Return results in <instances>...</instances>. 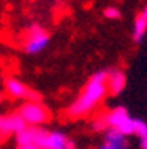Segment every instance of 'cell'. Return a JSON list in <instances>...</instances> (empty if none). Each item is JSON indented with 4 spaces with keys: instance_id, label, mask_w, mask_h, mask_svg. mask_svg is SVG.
<instances>
[{
    "instance_id": "cell-8",
    "label": "cell",
    "mask_w": 147,
    "mask_h": 149,
    "mask_svg": "<svg viewBox=\"0 0 147 149\" xmlns=\"http://www.w3.org/2000/svg\"><path fill=\"white\" fill-rule=\"evenodd\" d=\"M45 149H76V146L62 131H49L47 148Z\"/></svg>"
},
{
    "instance_id": "cell-6",
    "label": "cell",
    "mask_w": 147,
    "mask_h": 149,
    "mask_svg": "<svg viewBox=\"0 0 147 149\" xmlns=\"http://www.w3.org/2000/svg\"><path fill=\"white\" fill-rule=\"evenodd\" d=\"M28 127L26 125V122L23 120V117L19 115L18 112L16 113H10L8 117H3V122H2V130H0V133L2 134H10V133H19L21 130H24V128Z\"/></svg>"
},
{
    "instance_id": "cell-13",
    "label": "cell",
    "mask_w": 147,
    "mask_h": 149,
    "mask_svg": "<svg viewBox=\"0 0 147 149\" xmlns=\"http://www.w3.org/2000/svg\"><path fill=\"white\" fill-rule=\"evenodd\" d=\"M99 149H126V146H121V144H116V143L105 141V139H103V144L100 146Z\"/></svg>"
},
{
    "instance_id": "cell-2",
    "label": "cell",
    "mask_w": 147,
    "mask_h": 149,
    "mask_svg": "<svg viewBox=\"0 0 147 149\" xmlns=\"http://www.w3.org/2000/svg\"><path fill=\"white\" fill-rule=\"evenodd\" d=\"M49 42H50V36H49L47 31L39 24H31L24 31V36H23V50L26 54L34 55V54L42 52L47 47Z\"/></svg>"
},
{
    "instance_id": "cell-17",
    "label": "cell",
    "mask_w": 147,
    "mask_h": 149,
    "mask_svg": "<svg viewBox=\"0 0 147 149\" xmlns=\"http://www.w3.org/2000/svg\"><path fill=\"white\" fill-rule=\"evenodd\" d=\"M2 99H3V94H2V91H0V101H2Z\"/></svg>"
},
{
    "instance_id": "cell-15",
    "label": "cell",
    "mask_w": 147,
    "mask_h": 149,
    "mask_svg": "<svg viewBox=\"0 0 147 149\" xmlns=\"http://www.w3.org/2000/svg\"><path fill=\"white\" fill-rule=\"evenodd\" d=\"M139 139H141V149H147V136L139 138Z\"/></svg>"
},
{
    "instance_id": "cell-4",
    "label": "cell",
    "mask_w": 147,
    "mask_h": 149,
    "mask_svg": "<svg viewBox=\"0 0 147 149\" xmlns=\"http://www.w3.org/2000/svg\"><path fill=\"white\" fill-rule=\"evenodd\" d=\"M108 117V123L110 128H115L120 133H123L125 136L134 134V118H131L125 107H115L113 110H110L107 113Z\"/></svg>"
},
{
    "instance_id": "cell-9",
    "label": "cell",
    "mask_w": 147,
    "mask_h": 149,
    "mask_svg": "<svg viewBox=\"0 0 147 149\" xmlns=\"http://www.w3.org/2000/svg\"><path fill=\"white\" fill-rule=\"evenodd\" d=\"M147 31V5L142 8L136 15V19H134V28H132V36H134V41L139 42L144 37Z\"/></svg>"
},
{
    "instance_id": "cell-5",
    "label": "cell",
    "mask_w": 147,
    "mask_h": 149,
    "mask_svg": "<svg viewBox=\"0 0 147 149\" xmlns=\"http://www.w3.org/2000/svg\"><path fill=\"white\" fill-rule=\"evenodd\" d=\"M5 91L8 96L15 99H24V101H33V102H41V94L34 91L33 88L26 86L23 81L16 78H7L5 79Z\"/></svg>"
},
{
    "instance_id": "cell-11",
    "label": "cell",
    "mask_w": 147,
    "mask_h": 149,
    "mask_svg": "<svg viewBox=\"0 0 147 149\" xmlns=\"http://www.w3.org/2000/svg\"><path fill=\"white\" fill-rule=\"evenodd\" d=\"M134 134L139 136V138L147 136V122H144L141 118H134Z\"/></svg>"
},
{
    "instance_id": "cell-1",
    "label": "cell",
    "mask_w": 147,
    "mask_h": 149,
    "mask_svg": "<svg viewBox=\"0 0 147 149\" xmlns=\"http://www.w3.org/2000/svg\"><path fill=\"white\" fill-rule=\"evenodd\" d=\"M107 76H108V70H102L89 78L83 93L78 96V99L68 109V115L71 118H81V117L87 115L102 102V99L108 93Z\"/></svg>"
},
{
    "instance_id": "cell-3",
    "label": "cell",
    "mask_w": 147,
    "mask_h": 149,
    "mask_svg": "<svg viewBox=\"0 0 147 149\" xmlns=\"http://www.w3.org/2000/svg\"><path fill=\"white\" fill-rule=\"evenodd\" d=\"M18 113L23 117L26 125H31V127H39V125H44L50 120V112L42 102L26 101L19 107Z\"/></svg>"
},
{
    "instance_id": "cell-7",
    "label": "cell",
    "mask_w": 147,
    "mask_h": 149,
    "mask_svg": "<svg viewBox=\"0 0 147 149\" xmlns=\"http://www.w3.org/2000/svg\"><path fill=\"white\" fill-rule=\"evenodd\" d=\"M125 86H126V74L121 70H108V76H107L108 94L116 96L125 89Z\"/></svg>"
},
{
    "instance_id": "cell-12",
    "label": "cell",
    "mask_w": 147,
    "mask_h": 149,
    "mask_svg": "<svg viewBox=\"0 0 147 149\" xmlns=\"http://www.w3.org/2000/svg\"><path fill=\"white\" fill-rule=\"evenodd\" d=\"M103 16L108 19H118L120 18V10L116 7H107L103 10Z\"/></svg>"
},
{
    "instance_id": "cell-14",
    "label": "cell",
    "mask_w": 147,
    "mask_h": 149,
    "mask_svg": "<svg viewBox=\"0 0 147 149\" xmlns=\"http://www.w3.org/2000/svg\"><path fill=\"white\" fill-rule=\"evenodd\" d=\"M16 149H41V148L31 143V144H18V148H16Z\"/></svg>"
},
{
    "instance_id": "cell-10",
    "label": "cell",
    "mask_w": 147,
    "mask_h": 149,
    "mask_svg": "<svg viewBox=\"0 0 147 149\" xmlns=\"http://www.w3.org/2000/svg\"><path fill=\"white\" fill-rule=\"evenodd\" d=\"M108 128H110V123H108V117H107V113L99 115L96 120H94V123H92V130L94 131H103V133H105Z\"/></svg>"
},
{
    "instance_id": "cell-16",
    "label": "cell",
    "mask_w": 147,
    "mask_h": 149,
    "mask_svg": "<svg viewBox=\"0 0 147 149\" xmlns=\"http://www.w3.org/2000/svg\"><path fill=\"white\" fill-rule=\"evenodd\" d=\"M2 122H3V115H0V127H2Z\"/></svg>"
}]
</instances>
